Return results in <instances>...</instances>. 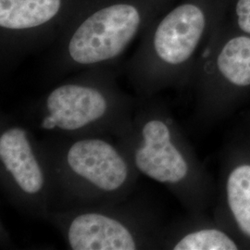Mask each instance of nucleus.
Instances as JSON below:
<instances>
[{
	"mask_svg": "<svg viewBox=\"0 0 250 250\" xmlns=\"http://www.w3.org/2000/svg\"><path fill=\"white\" fill-rule=\"evenodd\" d=\"M228 5L229 0H181L161 13L125 66L135 95L153 97L191 76L197 54L227 15Z\"/></svg>",
	"mask_w": 250,
	"mask_h": 250,
	"instance_id": "f257e3e1",
	"label": "nucleus"
},
{
	"mask_svg": "<svg viewBox=\"0 0 250 250\" xmlns=\"http://www.w3.org/2000/svg\"><path fill=\"white\" fill-rule=\"evenodd\" d=\"M137 96L122 89L115 64L91 68L57 83L28 107V124L49 136L121 134L133 116Z\"/></svg>",
	"mask_w": 250,
	"mask_h": 250,
	"instance_id": "f03ea898",
	"label": "nucleus"
},
{
	"mask_svg": "<svg viewBox=\"0 0 250 250\" xmlns=\"http://www.w3.org/2000/svg\"><path fill=\"white\" fill-rule=\"evenodd\" d=\"M174 0H89L52 45L48 77L113 65Z\"/></svg>",
	"mask_w": 250,
	"mask_h": 250,
	"instance_id": "7ed1b4c3",
	"label": "nucleus"
},
{
	"mask_svg": "<svg viewBox=\"0 0 250 250\" xmlns=\"http://www.w3.org/2000/svg\"><path fill=\"white\" fill-rule=\"evenodd\" d=\"M41 143L53 178V209L115 203L133 193L140 174L111 136H48Z\"/></svg>",
	"mask_w": 250,
	"mask_h": 250,
	"instance_id": "20e7f679",
	"label": "nucleus"
},
{
	"mask_svg": "<svg viewBox=\"0 0 250 250\" xmlns=\"http://www.w3.org/2000/svg\"><path fill=\"white\" fill-rule=\"evenodd\" d=\"M115 140L139 174L170 188L191 208L201 205L198 166L154 96L137 97L133 116Z\"/></svg>",
	"mask_w": 250,
	"mask_h": 250,
	"instance_id": "39448f33",
	"label": "nucleus"
},
{
	"mask_svg": "<svg viewBox=\"0 0 250 250\" xmlns=\"http://www.w3.org/2000/svg\"><path fill=\"white\" fill-rule=\"evenodd\" d=\"M72 250L160 249L158 217L142 200L53 209L45 219Z\"/></svg>",
	"mask_w": 250,
	"mask_h": 250,
	"instance_id": "423d86ee",
	"label": "nucleus"
},
{
	"mask_svg": "<svg viewBox=\"0 0 250 250\" xmlns=\"http://www.w3.org/2000/svg\"><path fill=\"white\" fill-rule=\"evenodd\" d=\"M0 183L20 211L45 220L55 206L51 170L41 141L29 126L1 117Z\"/></svg>",
	"mask_w": 250,
	"mask_h": 250,
	"instance_id": "0eeeda50",
	"label": "nucleus"
},
{
	"mask_svg": "<svg viewBox=\"0 0 250 250\" xmlns=\"http://www.w3.org/2000/svg\"><path fill=\"white\" fill-rule=\"evenodd\" d=\"M89 0H0L1 70L53 45Z\"/></svg>",
	"mask_w": 250,
	"mask_h": 250,
	"instance_id": "6e6552de",
	"label": "nucleus"
},
{
	"mask_svg": "<svg viewBox=\"0 0 250 250\" xmlns=\"http://www.w3.org/2000/svg\"><path fill=\"white\" fill-rule=\"evenodd\" d=\"M194 75L203 99L223 87L250 86V36L237 30L224 17L206 43Z\"/></svg>",
	"mask_w": 250,
	"mask_h": 250,
	"instance_id": "1a4fd4ad",
	"label": "nucleus"
},
{
	"mask_svg": "<svg viewBox=\"0 0 250 250\" xmlns=\"http://www.w3.org/2000/svg\"><path fill=\"white\" fill-rule=\"evenodd\" d=\"M230 211L239 230L250 238V164H242L230 172L226 182Z\"/></svg>",
	"mask_w": 250,
	"mask_h": 250,
	"instance_id": "9d476101",
	"label": "nucleus"
},
{
	"mask_svg": "<svg viewBox=\"0 0 250 250\" xmlns=\"http://www.w3.org/2000/svg\"><path fill=\"white\" fill-rule=\"evenodd\" d=\"M173 250H235L238 246L224 231L213 227H197L177 236L161 239L160 248Z\"/></svg>",
	"mask_w": 250,
	"mask_h": 250,
	"instance_id": "9b49d317",
	"label": "nucleus"
},
{
	"mask_svg": "<svg viewBox=\"0 0 250 250\" xmlns=\"http://www.w3.org/2000/svg\"><path fill=\"white\" fill-rule=\"evenodd\" d=\"M227 13L233 26L250 36V0H229Z\"/></svg>",
	"mask_w": 250,
	"mask_h": 250,
	"instance_id": "f8f14e48",
	"label": "nucleus"
}]
</instances>
